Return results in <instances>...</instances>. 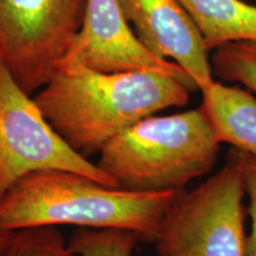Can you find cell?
Here are the masks:
<instances>
[{
    "label": "cell",
    "mask_w": 256,
    "mask_h": 256,
    "mask_svg": "<svg viewBox=\"0 0 256 256\" xmlns=\"http://www.w3.org/2000/svg\"><path fill=\"white\" fill-rule=\"evenodd\" d=\"M191 92L159 72H102L63 60L34 98L54 130L87 158L138 121L188 104Z\"/></svg>",
    "instance_id": "obj_1"
},
{
    "label": "cell",
    "mask_w": 256,
    "mask_h": 256,
    "mask_svg": "<svg viewBox=\"0 0 256 256\" xmlns=\"http://www.w3.org/2000/svg\"><path fill=\"white\" fill-rule=\"evenodd\" d=\"M177 192L127 191L76 172L42 170L24 176L0 197V228H119L153 242Z\"/></svg>",
    "instance_id": "obj_2"
},
{
    "label": "cell",
    "mask_w": 256,
    "mask_h": 256,
    "mask_svg": "<svg viewBox=\"0 0 256 256\" xmlns=\"http://www.w3.org/2000/svg\"><path fill=\"white\" fill-rule=\"evenodd\" d=\"M220 145L200 106L138 121L106 144L96 165L122 190L182 191L214 168Z\"/></svg>",
    "instance_id": "obj_3"
},
{
    "label": "cell",
    "mask_w": 256,
    "mask_h": 256,
    "mask_svg": "<svg viewBox=\"0 0 256 256\" xmlns=\"http://www.w3.org/2000/svg\"><path fill=\"white\" fill-rule=\"evenodd\" d=\"M244 180L232 152L220 171L178 191L153 243L158 256H244Z\"/></svg>",
    "instance_id": "obj_4"
},
{
    "label": "cell",
    "mask_w": 256,
    "mask_h": 256,
    "mask_svg": "<svg viewBox=\"0 0 256 256\" xmlns=\"http://www.w3.org/2000/svg\"><path fill=\"white\" fill-rule=\"evenodd\" d=\"M87 0H0V60L31 95L43 88L81 30Z\"/></svg>",
    "instance_id": "obj_5"
},
{
    "label": "cell",
    "mask_w": 256,
    "mask_h": 256,
    "mask_svg": "<svg viewBox=\"0 0 256 256\" xmlns=\"http://www.w3.org/2000/svg\"><path fill=\"white\" fill-rule=\"evenodd\" d=\"M66 170L118 188L110 176L76 152L46 119L0 60V197L31 172Z\"/></svg>",
    "instance_id": "obj_6"
},
{
    "label": "cell",
    "mask_w": 256,
    "mask_h": 256,
    "mask_svg": "<svg viewBox=\"0 0 256 256\" xmlns=\"http://www.w3.org/2000/svg\"><path fill=\"white\" fill-rule=\"evenodd\" d=\"M128 23L119 0H87L82 28L63 60L102 72H159L197 90L196 83L177 63L153 55Z\"/></svg>",
    "instance_id": "obj_7"
},
{
    "label": "cell",
    "mask_w": 256,
    "mask_h": 256,
    "mask_svg": "<svg viewBox=\"0 0 256 256\" xmlns=\"http://www.w3.org/2000/svg\"><path fill=\"white\" fill-rule=\"evenodd\" d=\"M124 17L153 55L177 63L204 90L215 82L209 51L178 0H119Z\"/></svg>",
    "instance_id": "obj_8"
},
{
    "label": "cell",
    "mask_w": 256,
    "mask_h": 256,
    "mask_svg": "<svg viewBox=\"0 0 256 256\" xmlns=\"http://www.w3.org/2000/svg\"><path fill=\"white\" fill-rule=\"evenodd\" d=\"M202 107L220 144L256 154V98L241 86L215 81L202 90Z\"/></svg>",
    "instance_id": "obj_9"
},
{
    "label": "cell",
    "mask_w": 256,
    "mask_h": 256,
    "mask_svg": "<svg viewBox=\"0 0 256 256\" xmlns=\"http://www.w3.org/2000/svg\"><path fill=\"white\" fill-rule=\"evenodd\" d=\"M197 25L208 51L256 42V6L243 0H178Z\"/></svg>",
    "instance_id": "obj_10"
},
{
    "label": "cell",
    "mask_w": 256,
    "mask_h": 256,
    "mask_svg": "<svg viewBox=\"0 0 256 256\" xmlns=\"http://www.w3.org/2000/svg\"><path fill=\"white\" fill-rule=\"evenodd\" d=\"M214 76L235 83L256 94V42L229 43L214 50L210 57Z\"/></svg>",
    "instance_id": "obj_11"
},
{
    "label": "cell",
    "mask_w": 256,
    "mask_h": 256,
    "mask_svg": "<svg viewBox=\"0 0 256 256\" xmlns=\"http://www.w3.org/2000/svg\"><path fill=\"white\" fill-rule=\"evenodd\" d=\"M139 236L119 228H78L68 242L72 256H132Z\"/></svg>",
    "instance_id": "obj_12"
},
{
    "label": "cell",
    "mask_w": 256,
    "mask_h": 256,
    "mask_svg": "<svg viewBox=\"0 0 256 256\" xmlns=\"http://www.w3.org/2000/svg\"><path fill=\"white\" fill-rule=\"evenodd\" d=\"M0 256H72L55 226H38L14 230Z\"/></svg>",
    "instance_id": "obj_13"
},
{
    "label": "cell",
    "mask_w": 256,
    "mask_h": 256,
    "mask_svg": "<svg viewBox=\"0 0 256 256\" xmlns=\"http://www.w3.org/2000/svg\"><path fill=\"white\" fill-rule=\"evenodd\" d=\"M241 166L248 197L247 212L250 217V230L246 236L244 256H256V154L232 147L229 150Z\"/></svg>",
    "instance_id": "obj_14"
},
{
    "label": "cell",
    "mask_w": 256,
    "mask_h": 256,
    "mask_svg": "<svg viewBox=\"0 0 256 256\" xmlns=\"http://www.w3.org/2000/svg\"><path fill=\"white\" fill-rule=\"evenodd\" d=\"M14 232V230H8V229L0 228V254H2L6 246H8V243L10 240H11Z\"/></svg>",
    "instance_id": "obj_15"
}]
</instances>
